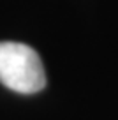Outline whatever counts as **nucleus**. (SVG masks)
<instances>
[{"instance_id":"1","label":"nucleus","mask_w":118,"mask_h":120,"mask_svg":"<svg viewBox=\"0 0 118 120\" xmlns=\"http://www.w3.org/2000/svg\"><path fill=\"white\" fill-rule=\"evenodd\" d=\"M0 83L18 94H37L46 86L41 56L23 42H0Z\"/></svg>"}]
</instances>
